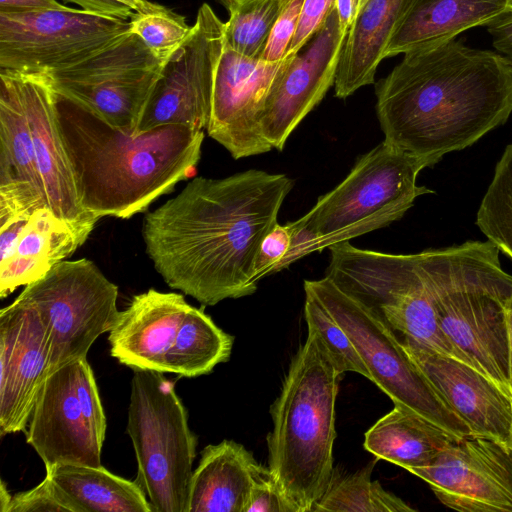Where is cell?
I'll return each instance as SVG.
<instances>
[{
  "label": "cell",
  "instance_id": "6da1fadb",
  "mask_svg": "<svg viewBox=\"0 0 512 512\" xmlns=\"http://www.w3.org/2000/svg\"><path fill=\"white\" fill-rule=\"evenodd\" d=\"M293 186L285 174L257 169L194 178L144 217L142 236L155 270L204 306L253 294L260 245Z\"/></svg>",
  "mask_w": 512,
  "mask_h": 512
},
{
  "label": "cell",
  "instance_id": "7a4b0ae2",
  "mask_svg": "<svg viewBox=\"0 0 512 512\" xmlns=\"http://www.w3.org/2000/svg\"><path fill=\"white\" fill-rule=\"evenodd\" d=\"M376 97L384 141L435 165L507 121L512 70L499 53L454 38L405 52Z\"/></svg>",
  "mask_w": 512,
  "mask_h": 512
},
{
  "label": "cell",
  "instance_id": "3957f363",
  "mask_svg": "<svg viewBox=\"0 0 512 512\" xmlns=\"http://www.w3.org/2000/svg\"><path fill=\"white\" fill-rule=\"evenodd\" d=\"M58 132L83 209L127 219L191 177L203 130L163 125L133 136L55 93Z\"/></svg>",
  "mask_w": 512,
  "mask_h": 512
},
{
  "label": "cell",
  "instance_id": "277c9868",
  "mask_svg": "<svg viewBox=\"0 0 512 512\" xmlns=\"http://www.w3.org/2000/svg\"><path fill=\"white\" fill-rule=\"evenodd\" d=\"M491 241H467L417 253L438 323L475 365L512 393V349L505 305L512 276Z\"/></svg>",
  "mask_w": 512,
  "mask_h": 512
},
{
  "label": "cell",
  "instance_id": "5b68a950",
  "mask_svg": "<svg viewBox=\"0 0 512 512\" xmlns=\"http://www.w3.org/2000/svg\"><path fill=\"white\" fill-rule=\"evenodd\" d=\"M341 376L317 336L308 331L271 405L268 468L295 512H313L330 484Z\"/></svg>",
  "mask_w": 512,
  "mask_h": 512
},
{
  "label": "cell",
  "instance_id": "8992f818",
  "mask_svg": "<svg viewBox=\"0 0 512 512\" xmlns=\"http://www.w3.org/2000/svg\"><path fill=\"white\" fill-rule=\"evenodd\" d=\"M430 161L404 153L385 141L360 156L349 174L320 196L301 218L288 222L291 248L279 271L324 248L350 241L401 219L417 197L434 193L418 186Z\"/></svg>",
  "mask_w": 512,
  "mask_h": 512
},
{
  "label": "cell",
  "instance_id": "52a82bcc",
  "mask_svg": "<svg viewBox=\"0 0 512 512\" xmlns=\"http://www.w3.org/2000/svg\"><path fill=\"white\" fill-rule=\"evenodd\" d=\"M325 276L398 339L410 340L474 368L442 331L417 254H390L352 246L329 247Z\"/></svg>",
  "mask_w": 512,
  "mask_h": 512
},
{
  "label": "cell",
  "instance_id": "ba28073f",
  "mask_svg": "<svg viewBox=\"0 0 512 512\" xmlns=\"http://www.w3.org/2000/svg\"><path fill=\"white\" fill-rule=\"evenodd\" d=\"M127 433L137 463V482L152 512H187L197 437L174 383L162 372L133 370Z\"/></svg>",
  "mask_w": 512,
  "mask_h": 512
},
{
  "label": "cell",
  "instance_id": "9c48e42d",
  "mask_svg": "<svg viewBox=\"0 0 512 512\" xmlns=\"http://www.w3.org/2000/svg\"><path fill=\"white\" fill-rule=\"evenodd\" d=\"M346 332L376 384L394 403L436 425L453 438L473 436L410 358L399 339L327 276L305 280Z\"/></svg>",
  "mask_w": 512,
  "mask_h": 512
},
{
  "label": "cell",
  "instance_id": "30bf717a",
  "mask_svg": "<svg viewBox=\"0 0 512 512\" xmlns=\"http://www.w3.org/2000/svg\"><path fill=\"white\" fill-rule=\"evenodd\" d=\"M32 304L50 343V373L87 358L102 334L114 326L118 288L88 259L64 260L19 294Z\"/></svg>",
  "mask_w": 512,
  "mask_h": 512
},
{
  "label": "cell",
  "instance_id": "8fae6325",
  "mask_svg": "<svg viewBox=\"0 0 512 512\" xmlns=\"http://www.w3.org/2000/svg\"><path fill=\"white\" fill-rule=\"evenodd\" d=\"M164 62L129 31L84 61L42 75L56 94L133 136Z\"/></svg>",
  "mask_w": 512,
  "mask_h": 512
},
{
  "label": "cell",
  "instance_id": "7c38bea8",
  "mask_svg": "<svg viewBox=\"0 0 512 512\" xmlns=\"http://www.w3.org/2000/svg\"><path fill=\"white\" fill-rule=\"evenodd\" d=\"M130 20L63 7L0 11V68L48 74L78 64L130 31Z\"/></svg>",
  "mask_w": 512,
  "mask_h": 512
},
{
  "label": "cell",
  "instance_id": "4fadbf2b",
  "mask_svg": "<svg viewBox=\"0 0 512 512\" xmlns=\"http://www.w3.org/2000/svg\"><path fill=\"white\" fill-rule=\"evenodd\" d=\"M224 30L210 5L202 4L188 38L163 63L137 133L163 125L207 129Z\"/></svg>",
  "mask_w": 512,
  "mask_h": 512
},
{
  "label": "cell",
  "instance_id": "5bb4252c",
  "mask_svg": "<svg viewBox=\"0 0 512 512\" xmlns=\"http://www.w3.org/2000/svg\"><path fill=\"white\" fill-rule=\"evenodd\" d=\"M294 55L271 63L250 58L224 45L213 88L208 135L234 159L272 149L261 122L267 99Z\"/></svg>",
  "mask_w": 512,
  "mask_h": 512
},
{
  "label": "cell",
  "instance_id": "9a60e30c",
  "mask_svg": "<svg viewBox=\"0 0 512 512\" xmlns=\"http://www.w3.org/2000/svg\"><path fill=\"white\" fill-rule=\"evenodd\" d=\"M410 473L429 484L446 507L462 512H512V451L478 436L451 443Z\"/></svg>",
  "mask_w": 512,
  "mask_h": 512
},
{
  "label": "cell",
  "instance_id": "2e32d148",
  "mask_svg": "<svg viewBox=\"0 0 512 512\" xmlns=\"http://www.w3.org/2000/svg\"><path fill=\"white\" fill-rule=\"evenodd\" d=\"M50 374V343L36 308L17 297L0 311V432L26 431Z\"/></svg>",
  "mask_w": 512,
  "mask_h": 512
},
{
  "label": "cell",
  "instance_id": "e0dca14e",
  "mask_svg": "<svg viewBox=\"0 0 512 512\" xmlns=\"http://www.w3.org/2000/svg\"><path fill=\"white\" fill-rule=\"evenodd\" d=\"M346 36L334 8L322 28L293 56L262 116V133L272 148L283 150L290 134L335 83Z\"/></svg>",
  "mask_w": 512,
  "mask_h": 512
},
{
  "label": "cell",
  "instance_id": "ac0fdd59",
  "mask_svg": "<svg viewBox=\"0 0 512 512\" xmlns=\"http://www.w3.org/2000/svg\"><path fill=\"white\" fill-rule=\"evenodd\" d=\"M447 405L473 436L512 448V393L480 370L410 340L400 341Z\"/></svg>",
  "mask_w": 512,
  "mask_h": 512
},
{
  "label": "cell",
  "instance_id": "d6986e66",
  "mask_svg": "<svg viewBox=\"0 0 512 512\" xmlns=\"http://www.w3.org/2000/svg\"><path fill=\"white\" fill-rule=\"evenodd\" d=\"M30 127L36 161L48 206L60 219L90 235L98 218L81 206L58 132L55 92L46 77L9 70Z\"/></svg>",
  "mask_w": 512,
  "mask_h": 512
},
{
  "label": "cell",
  "instance_id": "ffe728a7",
  "mask_svg": "<svg viewBox=\"0 0 512 512\" xmlns=\"http://www.w3.org/2000/svg\"><path fill=\"white\" fill-rule=\"evenodd\" d=\"M27 443L45 468L57 464L101 466L103 442L89 427L75 389L74 361L51 372L26 429Z\"/></svg>",
  "mask_w": 512,
  "mask_h": 512
},
{
  "label": "cell",
  "instance_id": "44dd1931",
  "mask_svg": "<svg viewBox=\"0 0 512 512\" xmlns=\"http://www.w3.org/2000/svg\"><path fill=\"white\" fill-rule=\"evenodd\" d=\"M49 207L28 120L10 72L0 68V225Z\"/></svg>",
  "mask_w": 512,
  "mask_h": 512
},
{
  "label": "cell",
  "instance_id": "7402d4cb",
  "mask_svg": "<svg viewBox=\"0 0 512 512\" xmlns=\"http://www.w3.org/2000/svg\"><path fill=\"white\" fill-rule=\"evenodd\" d=\"M191 305L174 292L135 295L109 331L110 354L133 370L165 373L166 354Z\"/></svg>",
  "mask_w": 512,
  "mask_h": 512
},
{
  "label": "cell",
  "instance_id": "603a6c76",
  "mask_svg": "<svg viewBox=\"0 0 512 512\" xmlns=\"http://www.w3.org/2000/svg\"><path fill=\"white\" fill-rule=\"evenodd\" d=\"M263 468L235 441L206 446L190 478L187 512H245L253 483Z\"/></svg>",
  "mask_w": 512,
  "mask_h": 512
},
{
  "label": "cell",
  "instance_id": "cb8c5ba5",
  "mask_svg": "<svg viewBox=\"0 0 512 512\" xmlns=\"http://www.w3.org/2000/svg\"><path fill=\"white\" fill-rule=\"evenodd\" d=\"M413 0H362L346 36L335 79V95L344 99L374 82L376 69Z\"/></svg>",
  "mask_w": 512,
  "mask_h": 512
},
{
  "label": "cell",
  "instance_id": "d4e9b609",
  "mask_svg": "<svg viewBox=\"0 0 512 512\" xmlns=\"http://www.w3.org/2000/svg\"><path fill=\"white\" fill-rule=\"evenodd\" d=\"M88 237L57 217L49 207L37 209L23 225L11 256L0 262V297L42 278Z\"/></svg>",
  "mask_w": 512,
  "mask_h": 512
},
{
  "label": "cell",
  "instance_id": "484cf974",
  "mask_svg": "<svg viewBox=\"0 0 512 512\" xmlns=\"http://www.w3.org/2000/svg\"><path fill=\"white\" fill-rule=\"evenodd\" d=\"M509 7V0H413L384 54L407 51L454 39L490 22Z\"/></svg>",
  "mask_w": 512,
  "mask_h": 512
},
{
  "label": "cell",
  "instance_id": "4316f807",
  "mask_svg": "<svg viewBox=\"0 0 512 512\" xmlns=\"http://www.w3.org/2000/svg\"><path fill=\"white\" fill-rule=\"evenodd\" d=\"M454 441L457 439L436 425L394 405L365 433L364 448L377 460H386L409 472L430 464Z\"/></svg>",
  "mask_w": 512,
  "mask_h": 512
},
{
  "label": "cell",
  "instance_id": "83f0119b",
  "mask_svg": "<svg viewBox=\"0 0 512 512\" xmlns=\"http://www.w3.org/2000/svg\"><path fill=\"white\" fill-rule=\"evenodd\" d=\"M46 473L77 512H152L137 481L117 476L102 465L57 464L46 468Z\"/></svg>",
  "mask_w": 512,
  "mask_h": 512
},
{
  "label": "cell",
  "instance_id": "f1b7e54d",
  "mask_svg": "<svg viewBox=\"0 0 512 512\" xmlns=\"http://www.w3.org/2000/svg\"><path fill=\"white\" fill-rule=\"evenodd\" d=\"M233 342L203 309L191 306L166 354L165 373L187 378L209 374L228 361Z\"/></svg>",
  "mask_w": 512,
  "mask_h": 512
},
{
  "label": "cell",
  "instance_id": "f546056e",
  "mask_svg": "<svg viewBox=\"0 0 512 512\" xmlns=\"http://www.w3.org/2000/svg\"><path fill=\"white\" fill-rule=\"evenodd\" d=\"M374 463L346 475L334 469L328 489L313 512H415L407 502L371 479Z\"/></svg>",
  "mask_w": 512,
  "mask_h": 512
},
{
  "label": "cell",
  "instance_id": "4dcf8cb0",
  "mask_svg": "<svg viewBox=\"0 0 512 512\" xmlns=\"http://www.w3.org/2000/svg\"><path fill=\"white\" fill-rule=\"evenodd\" d=\"M290 0H243L225 22L224 43L239 54L261 58L271 31Z\"/></svg>",
  "mask_w": 512,
  "mask_h": 512
},
{
  "label": "cell",
  "instance_id": "1f68e13d",
  "mask_svg": "<svg viewBox=\"0 0 512 512\" xmlns=\"http://www.w3.org/2000/svg\"><path fill=\"white\" fill-rule=\"evenodd\" d=\"M476 224L487 240L512 259V144L496 164Z\"/></svg>",
  "mask_w": 512,
  "mask_h": 512
},
{
  "label": "cell",
  "instance_id": "d6a6232c",
  "mask_svg": "<svg viewBox=\"0 0 512 512\" xmlns=\"http://www.w3.org/2000/svg\"><path fill=\"white\" fill-rule=\"evenodd\" d=\"M304 317L308 331L314 333L337 370L355 372L369 379V372L352 341L327 308L304 289Z\"/></svg>",
  "mask_w": 512,
  "mask_h": 512
},
{
  "label": "cell",
  "instance_id": "836d02e7",
  "mask_svg": "<svg viewBox=\"0 0 512 512\" xmlns=\"http://www.w3.org/2000/svg\"><path fill=\"white\" fill-rule=\"evenodd\" d=\"M130 31L161 60H166L189 36L192 26L185 18L160 6L130 19Z\"/></svg>",
  "mask_w": 512,
  "mask_h": 512
},
{
  "label": "cell",
  "instance_id": "e575fe53",
  "mask_svg": "<svg viewBox=\"0 0 512 512\" xmlns=\"http://www.w3.org/2000/svg\"><path fill=\"white\" fill-rule=\"evenodd\" d=\"M2 512H77V509L46 473L34 488L11 496Z\"/></svg>",
  "mask_w": 512,
  "mask_h": 512
},
{
  "label": "cell",
  "instance_id": "d590c367",
  "mask_svg": "<svg viewBox=\"0 0 512 512\" xmlns=\"http://www.w3.org/2000/svg\"><path fill=\"white\" fill-rule=\"evenodd\" d=\"M75 389L81 411L101 442L106 435V417L99 396L97 384L87 358L74 361Z\"/></svg>",
  "mask_w": 512,
  "mask_h": 512
},
{
  "label": "cell",
  "instance_id": "8d00e7d4",
  "mask_svg": "<svg viewBox=\"0 0 512 512\" xmlns=\"http://www.w3.org/2000/svg\"><path fill=\"white\" fill-rule=\"evenodd\" d=\"M304 0H290L277 19L268 38L261 59L276 63L288 53L296 33Z\"/></svg>",
  "mask_w": 512,
  "mask_h": 512
},
{
  "label": "cell",
  "instance_id": "74e56055",
  "mask_svg": "<svg viewBox=\"0 0 512 512\" xmlns=\"http://www.w3.org/2000/svg\"><path fill=\"white\" fill-rule=\"evenodd\" d=\"M292 244L290 225L277 224L263 239L255 262L254 280L258 283L265 276L279 271Z\"/></svg>",
  "mask_w": 512,
  "mask_h": 512
},
{
  "label": "cell",
  "instance_id": "f35d334b",
  "mask_svg": "<svg viewBox=\"0 0 512 512\" xmlns=\"http://www.w3.org/2000/svg\"><path fill=\"white\" fill-rule=\"evenodd\" d=\"M245 512H295L269 468L264 467L256 477Z\"/></svg>",
  "mask_w": 512,
  "mask_h": 512
},
{
  "label": "cell",
  "instance_id": "ab89813d",
  "mask_svg": "<svg viewBox=\"0 0 512 512\" xmlns=\"http://www.w3.org/2000/svg\"><path fill=\"white\" fill-rule=\"evenodd\" d=\"M336 0H304L298 27L287 55L297 54L322 28L335 8Z\"/></svg>",
  "mask_w": 512,
  "mask_h": 512
},
{
  "label": "cell",
  "instance_id": "60d3db41",
  "mask_svg": "<svg viewBox=\"0 0 512 512\" xmlns=\"http://www.w3.org/2000/svg\"><path fill=\"white\" fill-rule=\"evenodd\" d=\"M493 47L507 61L512 70V7L486 24Z\"/></svg>",
  "mask_w": 512,
  "mask_h": 512
},
{
  "label": "cell",
  "instance_id": "b9f144b4",
  "mask_svg": "<svg viewBox=\"0 0 512 512\" xmlns=\"http://www.w3.org/2000/svg\"><path fill=\"white\" fill-rule=\"evenodd\" d=\"M63 7L56 0H0V11H36Z\"/></svg>",
  "mask_w": 512,
  "mask_h": 512
},
{
  "label": "cell",
  "instance_id": "7bdbcfd3",
  "mask_svg": "<svg viewBox=\"0 0 512 512\" xmlns=\"http://www.w3.org/2000/svg\"><path fill=\"white\" fill-rule=\"evenodd\" d=\"M362 0H336L335 10L339 19L341 29L348 34L358 11Z\"/></svg>",
  "mask_w": 512,
  "mask_h": 512
},
{
  "label": "cell",
  "instance_id": "ee69618b",
  "mask_svg": "<svg viewBox=\"0 0 512 512\" xmlns=\"http://www.w3.org/2000/svg\"><path fill=\"white\" fill-rule=\"evenodd\" d=\"M506 321L508 325L511 349H512V292L505 305Z\"/></svg>",
  "mask_w": 512,
  "mask_h": 512
},
{
  "label": "cell",
  "instance_id": "f6af8a7d",
  "mask_svg": "<svg viewBox=\"0 0 512 512\" xmlns=\"http://www.w3.org/2000/svg\"><path fill=\"white\" fill-rule=\"evenodd\" d=\"M11 498V495H9L8 491L6 490L5 484L2 481L1 484V493H0V511L2 512L5 506L8 504L9 500Z\"/></svg>",
  "mask_w": 512,
  "mask_h": 512
},
{
  "label": "cell",
  "instance_id": "bcb514c9",
  "mask_svg": "<svg viewBox=\"0 0 512 512\" xmlns=\"http://www.w3.org/2000/svg\"><path fill=\"white\" fill-rule=\"evenodd\" d=\"M229 12L235 9L243 0H218Z\"/></svg>",
  "mask_w": 512,
  "mask_h": 512
},
{
  "label": "cell",
  "instance_id": "7dc6e473",
  "mask_svg": "<svg viewBox=\"0 0 512 512\" xmlns=\"http://www.w3.org/2000/svg\"><path fill=\"white\" fill-rule=\"evenodd\" d=\"M509 6L512 7V0H509Z\"/></svg>",
  "mask_w": 512,
  "mask_h": 512
},
{
  "label": "cell",
  "instance_id": "c3c4849f",
  "mask_svg": "<svg viewBox=\"0 0 512 512\" xmlns=\"http://www.w3.org/2000/svg\"><path fill=\"white\" fill-rule=\"evenodd\" d=\"M511 451H512V448H511Z\"/></svg>",
  "mask_w": 512,
  "mask_h": 512
},
{
  "label": "cell",
  "instance_id": "681fc988",
  "mask_svg": "<svg viewBox=\"0 0 512 512\" xmlns=\"http://www.w3.org/2000/svg\"><path fill=\"white\" fill-rule=\"evenodd\" d=\"M65 1H67V0H65Z\"/></svg>",
  "mask_w": 512,
  "mask_h": 512
}]
</instances>
